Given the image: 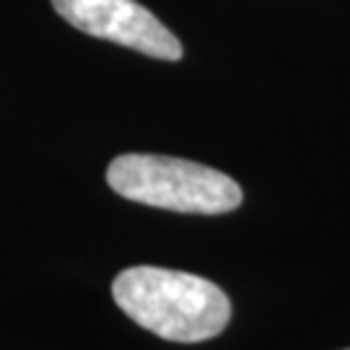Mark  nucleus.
Wrapping results in <instances>:
<instances>
[{
	"label": "nucleus",
	"instance_id": "20e7f679",
	"mask_svg": "<svg viewBox=\"0 0 350 350\" xmlns=\"http://www.w3.org/2000/svg\"><path fill=\"white\" fill-rule=\"evenodd\" d=\"M345 350H350V348H345Z\"/></svg>",
	"mask_w": 350,
	"mask_h": 350
},
{
	"label": "nucleus",
	"instance_id": "7ed1b4c3",
	"mask_svg": "<svg viewBox=\"0 0 350 350\" xmlns=\"http://www.w3.org/2000/svg\"><path fill=\"white\" fill-rule=\"evenodd\" d=\"M52 8L91 37L169 63L182 60V42L135 0H52Z\"/></svg>",
	"mask_w": 350,
	"mask_h": 350
},
{
	"label": "nucleus",
	"instance_id": "f03ea898",
	"mask_svg": "<svg viewBox=\"0 0 350 350\" xmlns=\"http://www.w3.org/2000/svg\"><path fill=\"white\" fill-rule=\"evenodd\" d=\"M107 185L125 200L174 213L221 215L244 200L241 187L224 172L156 153L117 156L107 169Z\"/></svg>",
	"mask_w": 350,
	"mask_h": 350
},
{
	"label": "nucleus",
	"instance_id": "f257e3e1",
	"mask_svg": "<svg viewBox=\"0 0 350 350\" xmlns=\"http://www.w3.org/2000/svg\"><path fill=\"white\" fill-rule=\"evenodd\" d=\"M112 296L135 325L172 342L218 338L231 319V304L224 291L182 270L127 267L114 278Z\"/></svg>",
	"mask_w": 350,
	"mask_h": 350
}]
</instances>
